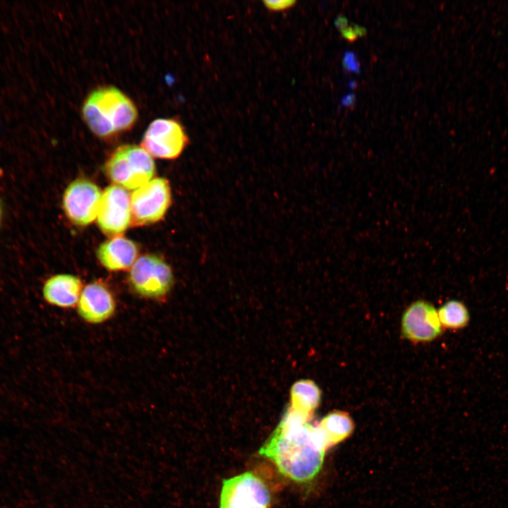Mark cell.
<instances>
[{"label": "cell", "mask_w": 508, "mask_h": 508, "mask_svg": "<svg viewBox=\"0 0 508 508\" xmlns=\"http://www.w3.org/2000/svg\"><path fill=\"white\" fill-rule=\"evenodd\" d=\"M437 314L442 326L449 329H462L468 325L470 320L468 308L457 300L446 302L437 310Z\"/></svg>", "instance_id": "2e32d148"}, {"label": "cell", "mask_w": 508, "mask_h": 508, "mask_svg": "<svg viewBox=\"0 0 508 508\" xmlns=\"http://www.w3.org/2000/svg\"><path fill=\"white\" fill-rule=\"evenodd\" d=\"M116 303L113 294L103 283L95 282L82 290L77 311L79 316L90 324H101L115 313Z\"/></svg>", "instance_id": "8fae6325"}, {"label": "cell", "mask_w": 508, "mask_h": 508, "mask_svg": "<svg viewBox=\"0 0 508 508\" xmlns=\"http://www.w3.org/2000/svg\"><path fill=\"white\" fill-rule=\"evenodd\" d=\"M401 332L406 339L415 343L435 339L442 332L437 310L426 301L413 302L402 315Z\"/></svg>", "instance_id": "30bf717a"}, {"label": "cell", "mask_w": 508, "mask_h": 508, "mask_svg": "<svg viewBox=\"0 0 508 508\" xmlns=\"http://www.w3.org/2000/svg\"><path fill=\"white\" fill-rule=\"evenodd\" d=\"M129 282L134 291L143 298L162 300L174 284L170 266L155 255L139 257L131 268Z\"/></svg>", "instance_id": "277c9868"}, {"label": "cell", "mask_w": 508, "mask_h": 508, "mask_svg": "<svg viewBox=\"0 0 508 508\" xmlns=\"http://www.w3.org/2000/svg\"><path fill=\"white\" fill-rule=\"evenodd\" d=\"M82 290L80 278L69 274H59L44 282L42 296L49 305L71 308L77 306Z\"/></svg>", "instance_id": "7c38bea8"}, {"label": "cell", "mask_w": 508, "mask_h": 508, "mask_svg": "<svg viewBox=\"0 0 508 508\" xmlns=\"http://www.w3.org/2000/svg\"><path fill=\"white\" fill-rule=\"evenodd\" d=\"M171 204V190L164 178H155L135 189L131 195V220L145 225L161 220Z\"/></svg>", "instance_id": "8992f818"}, {"label": "cell", "mask_w": 508, "mask_h": 508, "mask_svg": "<svg viewBox=\"0 0 508 508\" xmlns=\"http://www.w3.org/2000/svg\"><path fill=\"white\" fill-rule=\"evenodd\" d=\"M265 7L273 12H280L293 8L297 3L295 0L263 1Z\"/></svg>", "instance_id": "ac0fdd59"}, {"label": "cell", "mask_w": 508, "mask_h": 508, "mask_svg": "<svg viewBox=\"0 0 508 508\" xmlns=\"http://www.w3.org/2000/svg\"><path fill=\"white\" fill-rule=\"evenodd\" d=\"M310 418L289 407L258 452L282 475L301 483L318 475L328 449L318 426L309 423Z\"/></svg>", "instance_id": "6da1fadb"}, {"label": "cell", "mask_w": 508, "mask_h": 508, "mask_svg": "<svg viewBox=\"0 0 508 508\" xmlns=\"http://www.w3.org/2000/svg\"><path fill=\"white\" fill-rule=\"evenodd\" d=\"M341 34L343 36L344 39L349 42H353L355 41L357 37H358L353 27L351 26H347L344 28V29L341 30Z\"/></svg>", "instance_id": "d6986e66"}, {"label": "cell", "mask_w": 508, "mask_h": 508, "mask_svg": "<svg viewBox=\"0 0 508 508\" xmlns=\"http://www.w3.org/2000/svg\"><path fill=\"white\" fill-rule=\"evenodd\" d=\"M290 400L291 409L311 417L320 404L321 391L313 380H300L291 388Z\"/></svg>", "instance_id": "9a60e30c"}, {"label": "cell", "mask_w": 508, "mask_h": 508, "mask_svg": "<svg viewBox=\"0 0 508 508\" xmlns=\"http://www.w3.org/2000/svg\"><path fill=\"white\" fill-rule=\"evenodd\" d=\"M344 68L349 72L360 73L361 66L357 61L356 54L352 51H346L342 59Z\"/></svg>", "instance_id": "e0dca14e"}, {"label": "cell", "mask_w": 508, "mask_h": 508, "mask_svg": "<svg viewBox=\"0 0 508 508\" xmlns=\"http://www.w3.org/2000/svg\"><path fill=\"white\" fill-rule=\"evenodd\" d=\"M107 176L125 189H137L155 173L152 157L141 147L123 145L117 147L105 164Z\"/></svg>", "instance_id": "3957f363"}, {"label": "cell", "mask_w": 508, "mask_h": 508, "mask_svg": "<svg viewBox=\"0 0 508 508\" xmlns=\"http://www.w3.org/2000/svg\"><path fill=\"white\" fill-rule=\"evenodd\" d=\"M327 448L348 438L354 430L350 415L342 411H334L324 416L318 425Z\"/></svg>", "instance_id": "5bb4252c"}, {"label": "cell", "mask_w": 508, "mask_h": 508, "mask_svg": "<svg viewBox=\"0 0 508 508\" xmlns=\"http://www.w3.org/2000/svg\"><path fill=\"white\" fill-rule=\"evenodd\" d=\"M138 254L136 244L125 237L116 236L102 243L97 257L106 269L111 271L126 270L134 264Z\"/></svg>", "instance_id": "4fadbf2b"}, {"label": "cell", "mask_w": 508, "mask_h": 508, "mask_svg": "<svg viewBox=\"0 0 508 508\" xmlns=\"http://www.w3.org/2000/svg\"><path fill=\"white\" fill-rule=\"evenodd\" d=\"M349 86L350 88H354L356 86V83L355 81H350L349 83Z\"/></svg>", "instance_id": "cb8c5ba5"}, {"label": "cell", "mask_w": 508, "mask_h": 508, "mask_svg": "<svg viewBox=\"0 0 508 508\" xmlns=\"http://www.w3.org/2000/svg\"><path fill=\"white\" fill-rule=\"evenodd\" d=\"M97 224L102 231L111 237L119 236L131 221V197L126 189L112 185L102 194L97 214Z\"/></svg>", "instance_id": "9c48e42d"}, {"label": "cell", "mask_w": 508, "mask_h": 508, "mask_svg": "<svg viewBox=\"0 0 508 508\" xmlns=\"http://www.w3.org/2000/svg\"><path fill=\"white\" fill-rule=\"evenodd\" d=\"M352 25L358 37H362L366 34L367 30L365 28L355 23H353Z\"/></svg>", "instance_id": "7402d4cb"}, {"label": "cell", "mask_w": 508, "mask_h": 508, "mask_svg": "<svg viewBox=\"0 0 508 508\" xmlns=\"http://www.w3.org/2000/svg\"><path fill=\"white\" fill-rule=\"evenodd\" d=\"M334 25L341 30L348 26V20L344 16L339 15L334 20Z\"/></svg>", "instance_id": "ffe728a7"}, {"label": "cell", "mask_w": 508, "mask_h": 508, "mask_svg": "<svg viewBox=\"0 0 508 508\" xmlns=\"http://www.w3.org/2000/svg\"><path fill=\"white\" fill-rule=\"evenodd\" d=\"M356 97L353 94H347L341 99V103L343 106L351 107L355 104Z\"/></svg>", "instance_id": "44dd1931"}, {"label": "cell", "mask_w": 508, "mask_h": 508, "mask_svg": "<svg viewBox=\"0 0 508 508\" xmlns=\"http://www.w3.org/2000/svg\"><path fill=\"white\" fill-rule=\"evenodd\" d=\"M189 142L183 126L173 119H157L150 123L141 141V147L151 157L177 158Z\"/></svg>", "instance_id": "52a82bcc"}, {"label": "cell", "mask_w": 508, "mask_h": 508, "mask_svg": "<svg viewBox=\"0 0 508 508\" xmlns=\"http://www.w3.org/2000/svg\"><path fill=\"white\" fill-rule=\"evenodd\" d=\"M270 491L258 475L246 471L224 479L219 497V508H269Z\"/></svg>", "instance_id": "5b68a950"}, {"label": "cell", "mask_w": 508, "mask_h": 508, "mask_svg": "<svg viewBox=\"0 0 508 508\" xmlns=\"http://www.w3.org/2000/svg\"><path fill=\"white\" fill-rule=\"evenodd\" d=\"M101 191L94 183L86 179L71 182L64 191L63 210L73 224L86 226L97 217Z\"/></svg>", "instance_id": "ba28073f"}, {"label": "cell", "mask_w": 508, "mask_h": 508, "mask_svg": "<svg viewBox=\"0 0 508 508\" xmlns=\"http://www.w3.org/2000/svg\"><path fill=\"white\" fill-rule=\"evenodd\" d=\"M2 219H3V207H2V204L0 201V226L1 224Z\"/></svg>", "instance_id": "603a6c76"}, {"label": "cell", "mask_w": 508, "mask_h": 508, "mask_svg": "<svg viewBox=\"0 0 508 508\" xmlns=\"http://www.w3.org/2000/svg\"><path fill=\"white\" fill-rule=\"evenodd\" d=\"M81 113L89 129L102 138L131 129L138 116L133 102L113 86L100 87L91 92L83 102Z\"/></svg>", "instance_id": "7a4b0ae2"}]
</instances>
